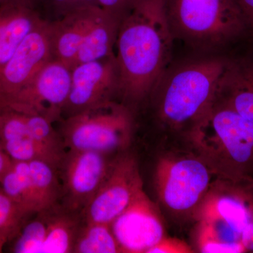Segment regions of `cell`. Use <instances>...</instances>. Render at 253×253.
Returning a JSON list of instances; mask_svg holds the SVG:
<instances>
[{"instance_id":"cell-15","label":"cell","mask_w":253,"mask_h":253,"mask_svg":"<svg viewBox=\"0 0 253 253\" xmlns=\"http://www.w3.org/2000/svg\"><path fill=\"white\" fill-rule=\"evenodd\" d=\"M214 101L253 123V56L226 61Z\"/></svg>"},{"instance_id":"cell-16","label":"cell","mask_w":253,"mask_h":253,"mask_svg":"<svg viewBox=\"0 0 253 253\" xmlns=\"http://www.w3.org/2000/svg\"><path fill=\"white\" fill-rule=\"evenodd\" d=\"M42 21L30 0H7L0 4V68Z\"/></svg>"},{"instance_id":"cell-32","label":"cell","mask_w":253,"mask_h":253,"mask_svg":"<svg viewBox=\"0 0 253 253\" xmlns=\"http://www.w3.org/2000/svg\"><path fill=\"white\" fill-rule=\"evenodd\" d=\"M5 1H7V0H0V4H1V3L4 2Z\"/></svg>"},{"instance_id":"cell-21","label":"cell","mask_w":253,"mask_h":253,"mask_svg":"<svg viewBox=\"0 0 253 253\" xmlns=\"http://www.w3.org/2000/svg\"><path fill=\"white\" fill-rule=\"evenodd\" d=\"M0 188L5 194L28 212H39L28 162L12 161L0 180Z\"/></svg>"},{"instance_id":"cell-10","label":"cell","mask_w":253,"mask_h":253,"mask_svg":"<svg viewBox=\"0 0 253 253\" xmlns=\"http://www.w3.org/2000/svg\"><path fill=\"white\" fill-rule=\"evenodd\" d=\"M108 156L95 151L67 150L58 168L61 206L71 212H83L107 175L112 163Z\"/></svg>"},{"instance_id":"cell-20","label":"cell","mask_w":253,"mask_h":253,"mask_svg":"<svg viewBox=\"0 0 253 253\" xmlns=\"http://www.w3.org/2000/svg\"><path fill=\"white\" fill-rule=\"evenodd\" d=\"M28 164L39 212L59 204L61 184L58 168L42 160H33Z\"/></svg>"},{"instance_id":"cell-9","label":"cell","mask_w":253,"mask_h":253,"mask_svg":"<svg viewBox=\"0 0 253 253\" xmlns=\"http://www.w3.org/2000/svg\"><path fill=\"white\" fill-rule=\"evenodd\" d=\"M210 181L211 175L206 165L194 158L164 159L156 169L158 196L173 212L192 211L204 197Z\"/></svg>"},{"instance_id":"cell-6","label":"cell","mask_w":253,"mask_h":253,"mask_svg":"<svg viewBox=\"0 0 253 253\" xmlns=\"http://www.w3.org/2000/svg\"><path fill=\"white\" fill-rule=\"evenodd\" d=\"M168 13L186 35L204 41L231 39L244 30L234 0H166Z\"/></svg>"},{"instance_id":"cell-22","label":"cell","mask_w":253,"mask_h":253,"mask_svg":"<svg viewBox=\"0 0 253 253\" xmlns=\"http://www.w3.org/2000/svg\"><path fill=\"white\" fill-rule=\"evenodd\" d=\"M121 253V249L109 224L84 221L73 253Z\"/></svg>"},{"instance_id":"cell-2","label":"cell","mask_w":253,"mask_h":253,"mask_svg":"<svg viewBox=\"0 0 253 253\" xmlns=\"http://www.w3.org/2000/svg\"><path fill=\"white\" fill-rule=\"evenodd\" d=\"M131 130L129 111L111 100L64 118L59 132L67 150L110 155L129 146Z\"/></svg>"},{"instance_id":"cell-11","label":"cell","mask_w":253,"mask_h":253,"mask_svg":"<svg viewBox=\"0 0 253 253\" xmlns=\"http://www.w3.org/2000/svg\"><path fill=\"white\" fill-rule=\"evenodd\" d=\"M53 58L51 23L42 21L0 68V106L22 89Z\"/></svg>"},{"instance_id":"cell-4","label":"cell","mask_w":253,"mask_h":253,"mask_svg":"<svg viewBox=\"0 0 253 253\" xmlns=\"http://www.w3.org/2000/svg\"><path fill=\"white\" fill-rule=\"evenodd\" d=\"M225 63L221 60H206L177 71L169 80L163 95V118L176 126L197 121L215 101Z\"/></svg>"},{"instance_id":"cell-29","label":"cell","mask_w":253,"mask_h":253,"mask_svg":"<svg viewBox=\"0 0 253 253\" xmlns=\"http://www.w3.org/2000/svg\"><path fill=\"white\" fill-rule=\"evenodd\" d=\"M11 163H12V161L11 158L5 153L4 149L0 144V180L6 171L9 169Z\"/></svg>"},{"instance_id":"cell-27","label":"cell","mask_w":253,"mask_h":253,"mask_svg":"<svg viewBox=\"0 0 253 253\" xmlns=\"http://www.w3.org/2000/svg\"><path fill=\"white\" fill-rule=\"evenodd\" d=\"M240 10L245 24L253 29V0H234Z\"/></svg>"},{"instance_id":"cell-18","label":"cell","mask_w":253,"mask_h":253,"mask_svg":"<svg viewBox=\"0 0 253 253\" xmlns=\"http://www.w3.org/2000/svg\"><path fill=\"white\" fill-rule=\"evenodd\" d=\"M121 20L101 7L78 51L75 66L114 56L113 47Z\"/></svg>"},{"instance_id":"cell-30","label":"cell","mask_w":253,"mask_h":253,"mask_svg":"<svg viewBox=\"0 0 253 253\" xmlns=\"http://www.w3.org/2000/svg\"><path fill=\"white\" fill-rule=\"evenodd\" d=\"M58 9H61L63 14L71 10V0H51Z\"/></svg>"},{"instance_id":"cell-13","label":"cell","mask_w":253,"mask_h":253,"mask_svg":"<svg viewBox=\"0 0 253 253\" xmlns=\"http://www.w3.org/2000/svg\"><path fill=\"white\" fill-rule=\"evenodd\" d=\"M110 226L121 253H146L165 236L157 208L144 191Z\"/></svg>"},{"instance_id":"cell-3","label":"cell","mask_w":253,"mask_h":253,"mask_svg":"<svg viewBox=\"0 0 253 253\" xmlns=\"http://www.w3.org/2000/svg\"><path fill=\"white\" fill-rule=\"evenodd\" d=\"M195 135L214 142L223 168L234 181L253 172V123L231 108L215 102L196 121Z\"/></svg>"},{"instance_id":"cell-1","label":"cell","mask_w":253,"mask_h":253,"mask_svg":"<svg viewBox=\"0 0 253 253\" xmlns=\"http://www.w3.org/2000/svg\"><path fill=\"white\" fill-rule=\"evenodd\" d=\"M116 46L119 91L140 99L169 61L172 35L166 0H137L121 18Z\"/></svg>"},{"instance_id":"cell-24","label":"cell","mask_w":253,"mask_h":253,"mask_svg":"<svg viewBox=\"0 0 253 253\" xmlns=\"http://www.w3.org/2000/svg\"><path fill=\"white\" fill-rule=\"evenodd\" d=\"M35 214L21 207L0 188V236L9 241L14 239Z\"/></svg>"},{"instance_id":"cell-31","label":"cell","mask_w":253,"mask_h":253,"mask_svg":"<svg viewBox=\"0 0 253 253\" xmlns=\"http://www.w3.org/2000/svg\"><path fill=\"white\" fill-rule=\"evenodd\" d=\"M8 241H9L4 236H0V253L2 252L3 248Z\"/></svg>"},{"instance_id":"cell-17","label":"cell","mask_w":253,"mask_h":253,"mask_svg":"<svg viewBox=\"0 0 253 253\" xmlns=\"http://www.w3.org/2000/svg\"><path fill=\"white\" fill-rule=\"evenodd\" d=\"M0 144L12 161H46L38 149L23 113L0 107Z\"/></svg>"},{"instance_id":"cell-23","label":"cell","mask_w":253,"mask_h":253,"mask_svg":"<svg viewBox=\"0 0 253 253\" xmlns=\"http://www.w3.org/2000/svg\"><path fill=\"white\" fill-rule=\"evenodd\" d=\"M47 229L46 210L34 214L14 238L12 252L42 253Z\"/></svg>"},{"instance_id":"cell-28","label":"cell","mask_w":253,"mask_h":253,"mask_svg":"<svg viewBox=\"0 0 253 253\" xmlns=\"http://www.w3.org/2000/svg\"><path fill=\"white\" fill-rule=\"evenodd\" d=\"M241 241L246 252H253V218L243 231Z\"/></svg>"},{"instance_id":"cell-12","label":"cell","mask_w":253,"mask_h":253,"mask_svg":"<svg viewBox=\"0 0 253 253\" xmlns=\"http://www.w3.org/2000/svg\"><path fill=\"white\" fill-rule=\"evenodd\" d=\"M116 91H119L116 56L79 63L71 69V90L62 116L68 118L111 101Z\"/></svg>"},{"instance_id":"cell-7","label":"cell","mask_w":253,"mask_h":253,"mask_svg":"<svg viewBox=\"0 0 253 253\" xmlns=\"http://www.w3.org/2000/svg\"><path fill=\"white\" fill-rule=\"evenodd\" d=\"M71 86V68L53 58L0 107L27 114L41 115L54 123L62 117Z\"/></svg>"},{"instance_id":"cell-26","label":"cell","mask_w":253,"mask_h":253,"mask_svg":"<svg viewBox=\"0 0 253 253\" xmlns=\"http://www.w3.org/2000/svg\"><path fill=\"white\" fill-rule=\"evenodd\" d=\"M137 0H98L99 5L117 17L121 18L135 4Z\"/></svg>"},{"instance_id":"cell-25","label":"cell","mask_w":253,"mask_h":253,"mask_svg":"<svg viewBox=\"0 0 253 253\" xmlns=\"http://www.w3.org/2000/svg\"><path fill=\"white\" fill-rule=\"evenodd\" d=\"M192 249L184 241L172 238L163 237L146 253H191Z\"/></svg>"},{"instance_id":"cell-19","label":"cell","mask_w":253,"mask_h":253,"mask_svg":"<svg viewBox=\"0 0 253 253\" xmlns=\"http://www.w3.org/2000/svg\"><path fill=\"white\" fill-rule=\"evenodd\" d=\"M47 229L42 253H73L84 221L81 214L68 211L60 204L46 209Z\"/></svg>"},{"instance_id":"cell-5","label":"cell","mask_w":253,"mask_h":253,"mask_svg":"<svg viewBox=\"0 0 253 253\" xmlns=\"http://www.w3.org/2000/svg\"><path fill=\"white\" fill-rule=\"evenodd\" d=\"M253 218L252 208L235 194L211 196L201 209L197 244L204 253H241L243 231Z\"/></svg>"},{"instance_id":"cell-8","label":"cell","mask_w":253,"mask_h":253,"mask_svg":"<svg viewBox=\"0 0 253 253\" xmlns=\"http://www.w3.org/2000/svg\"><path fill=\"white\" fill-rule=\"evenodd\" d=\"M143 191L135 158L129 155L118 158L111 163L104 181L81 213L83 221L110 225Z\"/></svg>"},{"instance_id":"cell-14","label":"cell","mask_w":253,"mask_h":253,"mask_svg":"<svg viewBox=\"0 0 253 253\" xmlns=\"http://www.w3.org/2000/svg\"><path fill=\"white\" fill-rule=\"evenodd\" d=\"M99 5L83 6L63 14L62 19L51 23L54 59L72 69L84 38L99 14Z\"/></svg>"}]
</instances>
